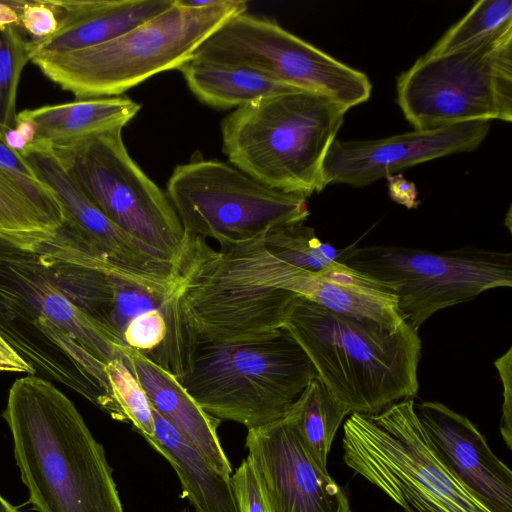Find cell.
<instances>
[{
	"instance_id": "35",
	"label": "cell",
	"mask_w": 512,
	"mask_h": 512,
	"mask_svg": "<svg viewBox=\"0 0 512 512\" xmlns=\"http://www.w3.org/2000/svg\"><path fill=\"white\" fill-rule=\"evenodd\" d=\"M387 179L389 195L393 201L407 208L417 207L418 193L414 183L406 180L402 175H390Z\"/></svg>"
},
{
	"instance_id": "16",
	"label": "cell",
	"mask_w": 512,
	"mask_h": 512,
	"mask_svg": "<svg viewBox=\"0 0 512 512\" xmlns=\"http://www.w3.org/2000/svg\"><path fill=\"white\" fill-rule=\"evenodd\" d=\"M490 121L465 122L436 130H414L391 137L331 144L323 164V183L362 187L413 165L475 150Z\"/></svg>"
},
{
	"instance_id": "14",
	"label": "cell",
	"mask_w": 512,
	"mask_h": 512,
	"mask_svg": "<svg viewBox=\"0 0 512 512\" xmlns=\"http://www.w3.org/2000/svg\"><path fill=\"white\" fill-rule=\"evenodd\" d=\"M19 154L36 177L53 192L64 222L77 236L119 267L165 292H174L178 264L109 220L78 188L49 145L34 141Z\"/></svg>"
},
{
	"instance_id": "5",
	"label": "cell",
	"mask_w": 512,
	"mask_h": 512,
	"mask_svg": "<svg viewBox=\"0 0 512 512\" xmlns=\"http://www.w3.org/2000/svg\"><path fill=\"white\" fill-rule=\"evenodd\" d=\"M173 375L206 413L247 430L284 417L317 378L311 360L284 328L249 341L193 343Z\"/></svg>"
},
{
	"instance_id": "11",
	"label": "cell",
	"mask_w": 512,
	"mask_h": 512,
	"mask_svg": "<svg viewBox=\"0 0 512 512\" xmlns=\"http://www.w3.org/2000/svg\"><path fill=\"white\" fill-rule=\"evenodd\" d=\"M339 261L390 289L404 320L417 330L439 310L512 286L511 252L353 244L342 249Z\"/></svg>"
},
{
	"instance_id": "6",
	"label": "cell",
	"mask_w": 512,
	"mask_h": 512,
	"mask_svg": "<svg viewBox=\"0 0 512 512\" xmlns=\"http://www.w3.org/2000/svg\"><path fill=\"white\" fill-rule=\"evenodd\" d=\"M347 110L308 92L261 98L223 119L222 151L265 186L307 198L325 187L324 160Z\"/></svg>"
},
{
	"instance_id": "13",
	"label": "cell",
	"mask_w": 512,
	"mask_h": 512,
	"mask_svg": "<svg viewBox=\"0 0 512 512\" xmlns=\"http://www.w3.org/2000/svg\"><path fill=\"white\" fill-rule=\"evenodd\" d=\"M192 58L247 68L303 92L330 99L348 110L370 98L368 77L277 22L246 12L227 20Z\"/></svg>"
},
{
	"instance_id": "26",
	"label": "cell",
	"mask_w": 512,
	"mask_h": 512,
	"mask_svg": "<svg viewBox=\"0 0 512 512\" xmlns=\"http://www.w3.org/2000/svg\"><path fill=\"white\" fill-rule=\"evenodd\" d=\"M262 242L278 259L309 272H319L334 265L342 254V249L322 242L314 229L303 223L271 229Z\"/></svg>"
},
{
	"instance_id": "29",
	"label": "cell",
	"mask_w": 512,
	"mask_h": 512,
	"mask_svg": "<svg viewBox=\"0 0 512 512\" xmlns=\"http://www.w3.org/2000/svg\"><path fill=\"white\" fill-rule=\"evenodd\" d=\"M108 378L114 395L128 423L143 438L154 434L152 408L141 384L127 367L122 357L106 365Z\"/></svg>"
},
{
	"instance_id": "23",
	"label": "cell",
	"mask_w": 512,
	"mask_h": 512,
	"mask_svg": "<svg viewBox=\"0 0 512 512\" xmlns=\"http://www.w3.org/2000/svg\"><path fill=\"white\" fill-rule=\"evenodd\" d=\"M177 70L201 102L217 109H237L261 98L303 92L247 68L197 58Z\"/></svg>"
},
{
	"instance_id": "9",
	"label": "cell",
	"mask_w": 512,
	"mask_h": 512,
	"mask_svg": "<svg viewBox=\"0 0 512 512\" xmlns=\"http://www.w3.org/2000/svg\"><path fill=\"white\" fill-rule=\"evenodd\" d=\"M398 104L415 130L512 120V27L475 46L420 57L397 80Z\"/></svg>"
},
{
	"instance_id": "12",
	"label": "cell",
	"mask_w": 512,
	"mask_h": 512,
	"mask_svg": "<svg viewBox=\"0 0 512 512\" xmlns=\"http://www.w3.org/2000/svg\"><path fill=\"white\" fill-rule=\"evenodd\" d=\"M166 194L185 233L211 238L221 249L304 223L310 214L305 197L267 187L218 160L196 158L176 166Z\"/></svg>"
},
{
	"instance_id": "19",
	"label": "cell",
	"mask_w": 512,
	"mask_h": 512,
	"mask_svg": "<svg viewBox=\"0 0 512 512\" xmlns=\"http://www.w3.org/2000/svg\"><path fill=\"white\" fill-rule=\"evenodd\" d=\"M58 26L37 42V53L93 47L116 38L169 9L174 0H48Z\"/></svg>"
},
{
	"instance_id": "21",
	"label": "cell",
	"mask_w": 512,
	"mask_h": 512,
	"mask_svg": "<svg viewBox=\"0 0 512 512\" xmlns=\"http://www.w3.org/2000/svg\"><path fill=\"white\" fill-rule=\"evenodd\" d=\"M154 434L147 443L171 464L183 495L196 512H238L231 476L217 472L167 420L152 409Z\"/></svg>"
},
{
	"instance_id": "18",
	"label": "cell",
	"mask_w": 512,
	"mask_h": 512,
	"mask_svg": "<svg viewBox=\"0 0 512 512\" xmlns=\"http://www.w3.org/2000/svg\"><path fill=\"white\" fill-rule=\"evenodd\" d=\"M120 354L141 384L151 408L172 424L217 472L230 477L231 464L217 434L221 421L206 413L170 371L142 352L123 346Z\"/></svg>"
},
{
	"instance_id": "40",
	"label": "cell",
	"mask_w": 512,
	"mask_h": 512,
	"mask_svg": "<svg viewBox=\"0 0 512 512\" xmlns=\"http://www.w3.org/2000/svg\"><path fill=\"white\" fill-rule=\"evenodd\" d=\"M181 512H190L188 508H184Z\"/></svg>"
},
{
	"instance_id": "24",
	"label": "cell",
	"mask_w": 512,
	"mask_h": 512,
	"mask_svg": "<svg viewBox=\"0 0 512 512\" xmlns=\"http://www.w3.org/2000/svg\"><path fill=\"white\" fill-rule=\"evenodd\" d=\"M348 408L318 379H312L284 415L315 462L327 469L332 441Z\"/></svg>"
},
{
	"instance_id": "2",
	"label": "cell",
	"mask_w": 512,
	"mask_h": 512,
	"mask_svg": "<svg viewBox=\"0 0 512 512\" xmlns=\"http://www.w3.org/2000/svg\"><path fill=\"white\" fill-rule=\"evenodd\" d=\"M2 416L34 510L124 512L103 446L50 381L17 379Z\"/></svg>"
},
{
	"instance_id": "36",
	"label": "cell",
	"mask_w": 512,
	"mask_h": 512,
	"mask_svg": "<svg viewBox=\"0 0 512 512\" xmlns=\"http://www.w3.org/2000/svg\"><path fill=\"white\" fill-rule=\"evenodd\" d=\"M0 372L26 373L36 375V370L30 365L1 335H0Z\"/></svg>"
},
{
	"instance_id": "7",
	"label": "cell",
	"mask_w": 512,
	"mask_h": 512,
	"mask_svg": "<svg viewBox=\"0 0 512 512\" xmlns=\"http://www.w3.org/2000/svg\"><path fill=\"white\" fill-rule=\"evenodd\" d=\"M245 0H222L193 9L173 5L143 24L99 45L31 60L76 100L119 96L151 76L177 69L230 18L247 10Z\"/></svg>"
},
{
	"instance_id": "31",
	"label": "cell",
	"mask_w": 512,
	"mask_h": 512,
	"mask_svg": "<svg viewBox=\"0 0 512 512\" xmlns=\"http://www.w3.org/2000/svg\"><path fill=\"white\" fill-rule=\"evenodd\" d=\"M169 328L170 307L168 301L165 307L151 310L134 318L125 327L122 341L126 346L145 355H150L163 344Z\"/></svg>"
},
{
	"instance_id": "37",
	"label": "cell",
	"mask_w": 512,
	"mask_h": 512,
	"mask_svg": "<svg viewBox=\"0 0 512 512\" xmlns=\"http://www.w3.org/2000/svg\"><path fill=\"white\" fill-rule=\"evenodd\" d=\"M23 1H0V28L7 26L19 27V13Z\"/></svg>"
},
{
	"instance_id": "38",
	"label": "cell",
	"mask_w": 512,
	"mask_h": 512,
	"mask_svg": "<svg viewBox=\"0 0 512 512\" xmlns=\"http://www.w3.org/2000/svg\"><path fill=\"white\" fill-rule=\"evenodd\" d=\"M4 140L9 148L18 153L28 145L15 128L9 129L4 133Z\"/></svg>"
},
{
	"instance_id": "25",
	"label": "cell",
	"mask_w": 512,
	"mask_h": 512,
	"mask_svg": "<svg viewBox=\"0 0 512 512\" xmlns=\"http://www.w3.org/2000/svg\"><path fill=\"white\" fill-rule=\"evenodd\" d=\"M59 227L0 168V238L27 248L54 234Z\"/></svg>"
},
{
	"instance_id": "20",
	"label": "cell",
	"mask_w": 512,
	"mask_h": 512,
	"mask_svg": "<svg viewBox=\"0 0 512 512\" xmlns=\"http://www.w3.org/2000/svg\"><path fill=\"white\" fill-rule=\"evenodd\" d=\"M290 291L335 313L371 320L392 332L406 322L390 289L340 261L319 272L298 269Z\"/></svg>"
},
{
	"instance_id": "17",
	"label": "cell",
	"mask_w": 512,
	"mask_h": 512,
	"mask_svg": "<svg viewBox=\"0 0 512 512\" xmlns=\"http://www.w3.org/2000/svg\"><path fill=\"white\" fill-rule=\"evenodd\" d=\"M415 411L451 476L489 512H512V472L477 427L440 402H421Z\"/></svg>"
},
{
	"instance_id": "15",
	"label": "cell",
	"mask_w": 512,
	"mask_h": 512,
	"mask_svg": "<svg viewBox=\"0 0 512 512\" xmlns=\"http://www.w3.org/2000/svg\"><path fill=\"white\" fill-rule=\"evenodd\" d=\"M245 447L274 512H350L342 488L315 462L285 416L248 429Z\"/></svg>"
},
{
	"instance_id": "30",
	"label": "cell",
	"mask_w": 512,
	"mask_h": 512,
	"mask_svg": "<svg viewBox=\"0 0 512 512\" xmlns=\"http://www.w3.org/2000/svg\"><path fill=\"white\" fill-rule=\"evenodd\" d=\"M0 168L5 171L30 201L59 226L63 213L50 188L41 182L24 158L8 147L0 131Z\"/></svg>"
},
{
	"instance_id": "22",
	"label": "cell",
	"mask_w": 512,
	"mask_h": 512,
	"mask_svg": "<svg viewBox=\"0 0 512 512\" xmlns=\"http://www.w3.org/2000/svg\"><path fill=\"white\" fill-rule=\"evenodd\" d=\"M140 109L139 103L127 97L113 96L25 109L17 113L16 118L33 123L34 141L51 146L100 131L123 128Z\"/></svg>"
},
{
	"instance_id": "34",
	"label": "cell",
	"mask_w": 512,
	"mask_h": 512,
	"mask_svg": "<svg viewBox=\"0 0 512 512\" xmlns=\"http://www.w3.org/2000/svg\"><path fill=\"white\" fill-rule=\"evenodd\" d=\"M494 366L498 371L503 385V408L500 431L509 449H512V348L495 360Z\"/></svg>"
},
{
	"instance_id": "27",
	"label": "cell",
	"mask_w": 512,
	"mask_h": 512,
	"mask_svg": "<svg viewBox=\"0 0 512 512\" xmlns=\"http://www.w3.org/2000/svg\"><path fill=\"white\" fill-rule=\"evenodd\" d=\"M512 27L510 0H481L428 52L440 55L469 48Z\"/></svg>"
},
{
	"instance_id": "10",
	"label": "cell",
	"mask_w": 512,
	"mask_h": 512,
	"mask_svg": "<svg viewBox=\"0 0 512 512\" xmlns=\"http://www.w3.org/2000/svg\"><path fill=\"white\" fill-rule=\"evenodd\" d=\"M122 129L49 147L78 188L109 220L178 264L187 234L166 192L130 157Z\"/></svg>"
},
{
	"instance_id": "33",
	"label": "cell",
	"mask_w": 512,
	"mask_h": 512,
	"mask_svg": "<svg viewBox=\"0 0 512 512\" xmlns=\"http://www.w3.org/2000/svg\"><path fill=\"white\" fill-rule=\"evenodd\" d=\"M58 26V19L48 0L23 1L19 13V27L39 42L52 35Z\"/></svg>"
},
{
	"instance_id": "4",
	"label": "cell",
	"mask_w": 512,
	"mask_h": 512,
	"mask_svg": "<svg viewBox=\"0 0 512 512\" xmlns=\"http://www.w3.org/2000/svg\"><path fill=\"white\" fill-rule=\"evenodd\" d=\"M282 328L303 348L317 378L350 414L376 415L418 393L421 340L407 322L392 332L299 295Z\"/></svg>"
},
{
	"instance_id": "32",
	"label": "cell",
	"mask_w": 512,
	"mask_h": 512,
	"mask_svg": "<svg viewBox=\"0 0 512 512\" xmlns=\"http://www.w3.org/2000/svg\"><path fill=\"white\" fill-rule=\"evenodd\" d=\"M238 512H274L257 469L247 457L231 476Z\"/></svg>"
},
{
	"instance_id": "1",
	"label": "cell",
	"mask_w": 512,
	"mask_h": 512,
	"mask_svg": "<svg viewBox=\"0 0 512 512\" xmlns=\"http://www.w3.org/2000/svg\"><path fill=\"white\" fill-rule=\"evenodd\" d=\"M0 335L36 372L128 422L106 371L126 345L68 299L37 252L2 238Z\"/></svg>"
},
{
	"instance_id": "3",
	"label": "cell",
	"mask_w": 512,
	"mask_h": 512,
	"mask_svg": "<svg viewBox=\"0 0 512 512\" xmlns=\"http://www.w3.org/2000/svg\"><path fill=\"white\" fill-rule=\"evenodd\" d=\"M262 238L217 251L187 235L170 297L185 348L264 338L283 327L299 296L289 290L298 268L275 257Z\"/></svg>"
},
{
	"instance_id": "28",
	"label": "cell",
	"mask_w": 512,
	"mask_h": 512,
	"mask_svg": "<svg viewBox=\"0 0 512 512\" xmlns=\"http://www.w3.org/2000/svg\"><path fill=\"white\" fill-rule=\"evenodd\" d=\"M38 52V43L26 39L16 26L0 28V131L16 124L17 90L22 71Z\"/></svg>"
},
{
	"instance_id": "8",
	"label": "cell",
	"mask_w": 512,
	"mask_h": 512,
	"mask_svg": "<svg viewBox=\"0 0 512 512\" xmlns=\"http://www.w3.org/2000/svg\"><path fill=\"white\" fill-rule=\"evenodd\" d=\"M342 444L347 466L406 512H489L443 466L413 399L376 415L350 414Z\"/></svg>"
},
{
	"instance_id": "39",
	"label": "cell",
	"mask_w": 512,
	"mask_h": 512,
	"mask_svg": "<svg viewBox=\"0 0 512 512\" xmlns=\"http://www.w3.org/2000/svg\"><path fill=\"white\" fill-rule=\"evenodd\" d=\"M0 512H20L18 508L10 504L0 495Z\"/></svg>"
}]
</instances>
